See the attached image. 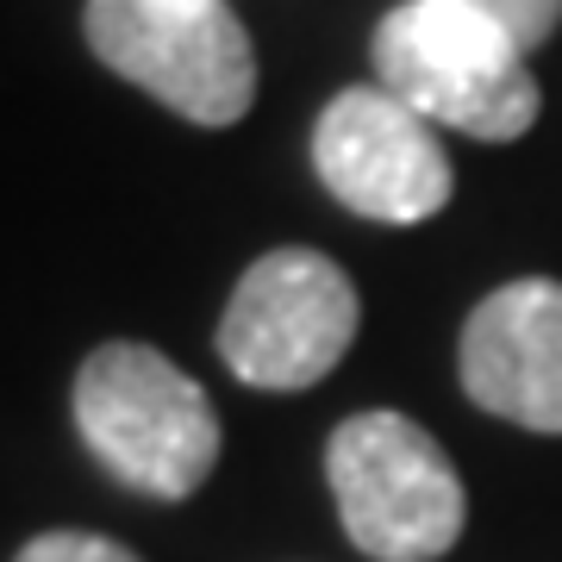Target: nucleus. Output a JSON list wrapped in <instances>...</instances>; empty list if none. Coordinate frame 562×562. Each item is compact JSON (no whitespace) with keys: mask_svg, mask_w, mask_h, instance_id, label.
Segmentation results:
<instances>
[{"mask_svg":"<svg viewBox=\"0 0 562 562\" xmlns=\"http://www.w3.org/2000/svg\"><path fill=\"white\" fill-rule=\"evenodd\" d=\"M462 7H475L482 20H494L525 57L557 38V25H562V0H462Z\"/></svg>","mask_w":562,"mask_h":562,"instance_id":"obj_8","label":"nucleus"},{"mask_svg":"<svg viewBox=\"0 0 562 562\" xmlns=\"http://www.w3.org/2000/svg\"><path fill=\"white\" fill-rule=\"evenodd\" d=\"M94 57L194 125H238L257 94V50L225 0H88Z\"/></svg>","mask_w":562,"mask_h":562,"instance_id":"obj_4","label":"nucleus"},{"mask_svg":"<svg viewBox=\"0 0 562 562\" xmlns=\"http://www.w3.org/2000/svg\"><path fill=\"white\" fill-rule=\"evenodd\" d=\"M375 76L419 120L462 138L513 144L538 125V76L494 20L462 0H406L375 25Z\"/></svg>","mask_w":562,"mask_h":562,"instance_id":"obj_2","label":"nucleus"},{"mask_svg":"<svg viewBox=\"0 0 562 562\" xmlns=\"http://www.w3.org/2000/svg\"><path fill=\"white\" fill-rule=\"evenodd\" d=\"M357 288L319 250H269L244 269L220 319V357L262 394H301L325 382L357 338Z\"/></svg>","mask_w":562,"mask_h":562,"instance_id":"obj_5","label":"nucleus"},{"mask_svg":"<svg viewBox=\"0 0 562 562\" xmlns=\"http://www.w3.org/2000/svg\"><path fill=\"white\" fill-rule=\"evenodd\" d=\"M344 538L375 562H438L469 525V494L443 443L406 413H357L325 443Z\"/></svg>","mask_w":562,"mask_h":562,"instance_id":"obj_3","label":"nucleus"},{"mask_svg":"<svg viewBox=\"0 0 562 562\" xmlns=\"http://www.w3.org/2000/svg\"><path fill=\"white\" fill-rule=\"evenodd\" d=\"M462 394L525 431H562V281L494 288L457 344Z\"/></svg>","mask_w":562,"mask_h":562,"instance_id":"obj_7","label":"nucleus"},{"mask_svg":"<svg viewBox=\"0 0 562 562\" xmlns=\"http://www.w3.org/2000/svg\"><path fill=\"white\" fill-rule=\"evenodd\" d=\"M313 169L350 213L375 225H419L450 201V157L438 125L387 88H344L313 125Z\"/></svg>","mask_w":562,"mask_h":562,"instance_id":"obj_6","label":"nucleus"},{"mask_svg":"<svg viewBox=\"0 0 562 562\" xmlns=\"http://www.w3.org/2000/svg\"><path fill=\"white\" fill-rule=\"evenodd\" d=\"M13 562H144V557H132L125 543L101 538V531H38Z\"/></svg>","mask_w":562,"mask_h":562,"instance_id":"obj_9","label":"nucleus"},{"mask_svg":"<svg viewBox=\"0 0 562 562\" xmlns=\"http://www.w3.org/2000/svg\"><path fill=\"white\" fill-rule=\"evenodd\" d=\"M76 431L113 482L188 501L220 462V413L194 375L150 344H101L76 375Z\"/></svg>","mask_w":562,"mask_h":562,"instance_id":"obj_1","label":"nucleus"}]
</instances>
